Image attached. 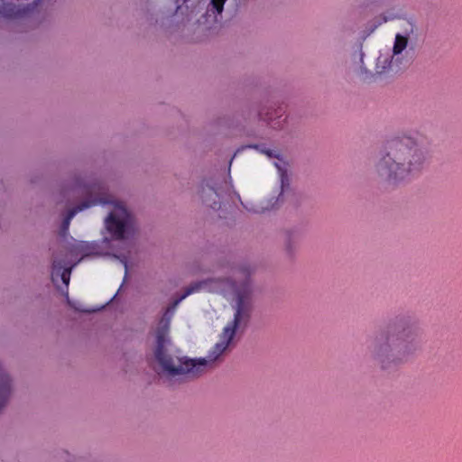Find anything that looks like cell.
<instances>
[{
  "instance_id": "3",
  "label": "cell",
  "mask_w": 462,
  "mask_h": 462,
  "mask_svg": "<svg viewBox=\"0 0 462 462\" xmlns=\"http://www.w3.org/2000/svg\"><path fill=\"white\" fill-rule=\"evenodd\" d=\"M231 177L241 199L251 205L268 199L276 185V170L269 159L254 150L243 151L231 165Z\"/></svg>"
},
{
  "instance_id": "7",
  "label": "cell",
  "mask_w": 462,
  "mask_h": 462,
  "mask_svg": "<svg viewBox=\"0 0 462 462\" xmlns=\"http://www.w3.org/2000/svg\"><path fill=\"white\" fill-rule=\"evenodd\" d=\"M14 392L13 379L0 361V414L8 405Z\"/></svg>"
},
{
  "instance_id": "6",
  "label": "cell",
  "mask_w": 462,
  "mask_h": 462,
  "mask_svg": "<svg viewBox=\"0 0 462 462\" xmlns=\"http://www.w3.org/2000/svg\"><path fill=\"white\" fill-rule=\"evenodd\" d=\"M5 3V2H4ZM7 7L0 2V15L7 20L20 19L37 10L38 2H23L22 6H10L9 3H5Z\"/></svg>"
},
{
  "instance_id": "1",
  "label": "cell",
  "mask_w": 462,
  "mask_h": 462,
  "mask_svg": "<svg viewBox=\"0 0 462 462\" xmlns=\"http://www.w3.org/2000/svg\"><path fill=\"white\" fill-rule=\"evenodd\" d=\"M235 321L236 310L225 296L196 292L176 308L170 323V338L180 356L191 362H205L226 346Z\"/></svg>"
},
{
  "instance_id": "4",
  "label": "cell",
  "mask_w": 462,
  "mask_h": 462,
  "mask_svg": "<svg viewBox=\"0 0 462 462\" xmlns=\"http://www.w3.org/2000/svg\"><path fill=\"white\" fill-rule=\"evenodd\" d=\"M418 329L410 319H394L387 324L375 343V357L383 368H396L416 350Z\"/></svg>"
},
{
  "instance_id": "2",
  "label": "cell",
  "mask_w": 462,
  "mask_h": 462,
  "mask_svg": "<svg viewBox=\"0 0 462 462\" xmlns=\"http://www.w3.org/2000/svg\"><path fill=\"white\" fill-rule=\"evenodd\" d=\"M125 274V265L116 258L99 256L85 259L71 272L69 297L80 309H98L114 298Z\"/></svg>"
},
{
  "instance_id": "5",
  "label": "cell",
  "mask_w": 462,
  "mask_h": 462,
  "mask_svg": "<svg viewBox=\"0 0 462 462\" xmlns=\"http://www.w3.org/2000/svg\"><path fill=\"white\" fill-rule=\"evenodd\" d=\"M108 209L103 205H95L79 211L72 218L69 233L76 240L93 242L104 236V227Z\"/></svg>"
}]
</instances>
